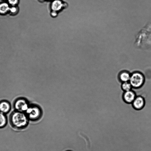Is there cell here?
<instances>
[{
	"instance_id": "obj_3",
	"label": "cell",
	"mask_w": 151,
	"mask_h": 151,
	"mask_svg": "<svg viewBox=\"0 0 151 151\" xmlns=\"http://www.w3.org/2000/svg\"><path fill=\"white\" fill-rule=\"evenodd\" d=\"M25 112L29 119L32 121L38 120L41 115L40 110L35 106L29 107Z\"/></svg>"
},
{
	"instance_id": "obj_16",
	"label": "cell",
	"mask_w": 151,
	"mask_h": 151,
	"mask_svg": "<svg viewBox=\"0 0 151 151\" xmlns=\"http://www.w3.org/2000/svg\"><path fill=\"white\" fill-rule=\"evenodd\" d=\"M47 0V1H52V0Z\"/></svg>"
},
{
	"instance_id": "obj_2",
	"label": "cell",
	"mask_w": 151,
	"mask_h": 151,
	"mask_svg": "<svg viewBox=\"0 0 151 151\" xmlns=\"http://www.w3.org/2000/svg\"><path fill=\"white\" fill-rule=\"evenodd\" d=\"M145 81V76L141 72L136 71L131 73L129 81L132 88L135 89L140 88L144 84Z\"/></svg>"
},
{
	"instance_id": "obj_7",
	"label": "cell",
	"mask_w": 151,
	"mask_h": 151,
	"mask_svg": "<svg viewBox=\"0 0 151 151\" xmlns=\"http://www.w3.org/2000/svg\"><path fill=\"white\" fill-rule=\"evenodd\" d=\"M137 96L135 92L132 90L124 92L122 98L124 102L127 104H132Z\"/></svg>"
},
{
	"instance_id": "obj_13",
	"label": "cell",
	"mask_w": 151,
	"mask_h": 151,
	"mask_svg": "<svg viewBox=\"0 0 151 151\" xmlns=\"http://www.w3.org/2000/svg\"><path fill=\"white\" fill-rule=\"evenodd\" d=\"M19 9L18 6H10L9 14L12 16L17 15L19 12Z\"/></svg>"
},
{
	"instance_id": "obj_5",
	"label": "cell",
	"mask_w": 151,
	"mask_h": 151,
	"mask_svg": "<svg viewBox=\"0 0 151 151\" xmlns=\"http://www.w3.org/2000/svg\"><path fill=\"white\" fill-rule=\"evenodd\" d=\"M145 104L144 98L142 96H137L132 103L133 108L136 110L142 109L145 106Z\"/></svg>"
},
{
	"instance_id": "obj_17",
	"label": "cell",
	"mask_w": 151,
	"mask_h": 151,
	"mask_svg": "<svg viewBox=\"0 0 151 151\" xmlns=\"http://www.w3.org/2000/svg\"><path fill=\"white\" fill-rule=\"evenodd\" d=\"M66 151H71V150H67Z\"/></svg>"
},
{
	"instance_id": "obj_8",
	"label": "cell",
	"mask_w": 151,
	"mask_h": 151,
	"mask_svg": "<svg viewBox=\"0 0 151 151\" xmlns=\"http://www.w3.org/2000/svg\"><path fill=\"white\" fill-rule=\"evenodd\" d=\"M131 74V73L129 71L127 70H122L118 74V79L122 83L129 81Z\"/></svg>"
},
{
	"instance_id": "obj_9",
	"label": "cell",
	"mask_w": 151,
	"mask_h": 151,
	"mask_svg": "<svg viewBox=\"0 0 151 151\" xmlns=\"http://www.w3.org/2000/svg\"><path fill=\"white\" fill-rule=\"evenodd\" d=\"M10 6L6 1L0 2V15H5L9 14Z\"/></svg>"
},
{
	"instance_id": "obj_15",
	"label": "cell",
	"mask_w": 151,
	"mask_h": 151,
	"mask_svg": "<svg viewBox=\"0 0 151 151\" xmlns=\"http://www.w3.org/2000/svg\"><path fill=\"white\" fill-rule=\"evenodd\" d=\"M1 0V1H6V0Z\"/></svg>"
},
{
	"instance_id": "obj_12",
	"label": "cell",
	"mask_w": 151,
	"mask_h": 151,
	"mask_svg": "<svg viewBox=\"0 0 151 151\" xmlns=\"http://www.w3.org/2000/svg\"><path fill=\"white\" fill-rule=\"evenodd\" d=\"M121 88L124 92L127 91L132 90V86L129 81L122 83Z\"/></svg>"
},
{
	"instance_id": "obj_4",
	"label": "cell",
	"mask_w": 151,
	"mask_h": 151,
	"mask_svg": "<svg viewBox=\"0 0 151 151\" xmlns=\"http://www.w3.org/2000/svg\"><path fill=\"white\" fill-rule=\"evenodd\" d=\"M67 7V4L61 0H53L50 5L51 11L58 13Z\"/></svg>"
},
{
	"instance_id": "obj_6",
	"label": "cell",
	"mask_w": 151,
	"mask_h": 151,
	"mask_svg": "<svg viewBox=\"0 0 151 151\" xmlns=\"http://www.w3.org/2000/svg\"><path fill=\"white\" fill-rule=\"evenodd\" d=\"M14 107L17 111L22 112H25L29 107L27 101L23 99H17L14 103Z\"/></svg>"
},
{
	"instance_id": "obj_10",
	"label": "cell",
	"mask_w": 151,
	"mask_h": 151,
	"mask_svg": "<svg viewBox=\"0 0 151 151\" xmlns=\"http://www.w3.org/2000/svg\"><path fill=\"white\" fill-rule=\"evenodd\" d=\"M10 108V106L9 102L3 101L0 102V111L4 114L8 112Z\"/></svg>"
},
{
	"instance_id": "obj_11",
	"label": "cell",
	"mask_w": 151,
	"mask_h": 151,
	"mask_svg": "<svg viewBox=\"0 0 151 151\" xmlns=\"http://www.w3.org/2000/svg\"><path fill=\"white\" fill-rule=\"evenodd\" d=\"M7 122V119L4 114L0 111V129L6 126Z\"/></svg>"
},
{
	"instance_id": "obj_1",
	"label": "cell",
	"mask_w": 151,
	"mask_h": 151,
	"mask_svg": "<svg viewBox=\"0 0 151 151\" xmlns=\"http://www.w3.org/2000/svg\"><path fill=\"white\" fill-rule=\"evenodd\" d=\"M29 119L25 114L18 111L12 113L9 117V123L12 127L20 130L26 128L29 123Z\"/></svg>"
},
{
	"instance_id": "obj_14",
	"label": "cell",
	"mask_w": 151,
	"mask_h": 151,
	"mask_svg": "<svg viewBox=\"0 0 151 151\" xmlns=\"http://www.w3.org/2000/svg\"><path fill=\"white\" fill-rule=\"evenodd\" d=\"M6 1L10 6H18L19 3V0H6Z\"/></svg>"
}]
</instances>
